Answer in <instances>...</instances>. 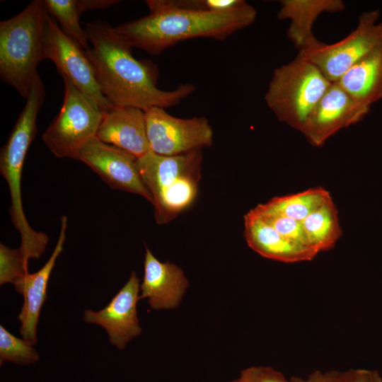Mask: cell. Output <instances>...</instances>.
I'll use <instances>...</instances> for the list:
<instances>
[{"label":"cell","mask_w":382,"mask_h":382,"mask_svg":"<svg viewBox=\"0 0 382 382\" xmlns=\"http://www.w3.org/2000/svg\"><path fill=\"white\" fill-rule=\"evenodd\" d=\"M91 44L86 54L93 64L102 94L114 105L146 111L153 107L175 106L195 91L190 83L172 91L158 88L157 66L148 59L134 57L132 47L106 22L86 23Z\"/></svg>","instance_id":"6da1fadb"},{"label":"cell","mask_w":382,"mask_h":382,"mask_svg":"<svg viewBox=\"0 0 382 382\" xmlns=\"http://www.w3.org/2000/svg\"><path fill=\"white\" fill-rule=\"evenodd\" d=\"M149 13L114 27L132 47L157 55L183 40H224L254 23L257 11L248 3L226 11H199L172 6L168 0H146Z\"/></svg>","instance_id":"7a4b0ae2"},{"label":"cell","mask_w":382,"mask_h":382,"mask_svg":"<svg viewBox=\"0 0 382 382\" xmlns=\"http://www.w3.org/2000/svg\"><path fill=\"white\" fill-rule=\"evenodd\" d=\"M45 98V93L42 90H31L0 154V173L6 181L11 197V220L20 233L21 243L18 249L27 262L40 258L49 241L46 233L36 231L30 226L21 198L23 168L37 132V117Z\"/></svg>","instance_id":"3957f363"},{"label":"cell","mask_w":382,"mask_h":382,"mask_svg":"<svg viewBox=\"0 0 382 382\" xmlns=\"http://www.w3.org/2000/svg\"><path fill=\"white\" fill-rule=\"evenodd\" d=\"M202 161V149L175 156L159 155L150 150L138 158L140 176L154 200L157 224L170 222L194 202Z\"/></svg>","instance_id":"277c9868"},{"label":"cell","mask_w":382,"mask_h":382,"mask_svg":"<svg viewBox=\"0 0 382 382\" xmlns=\"http://www.w3.org/2000/svg\"><path fill=\"white\" fill-rule=\"evenodd\" d=\"M47 14L43 0H34L0 22V77L25 99L45 59L42 33Z\"/></svg>","instance_id":"5b68a950"},{"label":"cell","mask_w":382,"mask_h":382,"mask_svg":"<svg viewBox=\"0 0 382 382\" xmlns=\"http://www.w3.org/2000/svg\"><path fill=\"white\" fill-rule=\"evenodd\" d=\"M331 83L299 52L294 59L274 70L265 100L281 122L301 132Z\"/></svg>","instance_id":"8992f818"},{"label":"cell","mask_w":382,"mask_h":382,"mask_svg":"<svg viewBox=\"0 0 382 382\" xmlns=\"http://www.w3.org/2000/svg\"><path fill=\"white\" fill-rule=\"evenodd\" d=\"M62 77L64 86L62 105L42 140L55 156L74 158L82 146L96 137L103 110L67 77Z\"/></svg>","instance_id":"52a82bcc"},{"label":"cell","mask_w":382,"mask_h":382,"mask_svg":"<svg viewBox=\"0 0 382 382\" xmlns=\"http://www.w3.org/2000/svg\"><path fill=\"white\" fill-rule=\"evenodd\" d=\"M378 9L360 14L348 35L333 44L318 40L299 52L316 65L331 82H337L349 69L382 42V21Z\"/></svg>","instance_id":"ba28073f"},{"label":"cell","mask_w":382,"mask_h":382,"mask_svg":"<svg viewBox=\"0 0 382 382\" xmlns=\"http://www.w3.org/2000/svg\"><path fill=\"white\" fill-rule=\"evenodd\" d=\"M150 150L163 156H175L213 143V129L205 117H175L164 108L153 107L145 111Z\"/></svg>","instance_id":"9c48e42d"},{"label":"cell","mask_w":382,"mask_h":382,"mask_svg":"<svg viewBox=\"0 0 382 382\" xmlns=\"http://www.w3.org/2000/svg\"><path fill=\"white\" fill-rule=\"evenodd\" d=\"M42 50L44 59L55 64L61 76L67 77L96 101L102 110L113 105L100 92L94 68L85 50L63 32L56 19L49 13L43 28Z\"/></svg>","instance_id":"30bf717a"},{"label":"cell","mask_w":382,"mask_h":382,"mask_svg":"<svg viewBox=\"0 0 382 382\" xmlns=\"http://www.w3.org/2000/svg\"><path fill=\"white\" fill-rule=\"evenodd\" d=\"M74 158L88 166L111 188L139 195L154 204L140 176L138 158L131 153L95 137L77 151Z\"/></svg>","instance_id":"8fae6325"},{"label":"cell","mask_w":382,"mask_h":382,"mask_svg":"<svg viewBox=\"0 0 382 382\" xmlns=\"http://www.w3.org/2000/svg\"><path fill=\"white\" fill-rule=\"evenodd\" d=\"M371 107L353 98L338 83H332L301 132L311 145L321 146L340 129L363 120Z\"/></svg>","instance_id":"7c38bea8"},{"label":"cell","mask_w":382,"mask_h":382,"mask_svg":"<svg viewBox=\"0 0 382 382\" xmlns=\"http://www.w3.org/2000/svg\"><path fill=\"white\" fill-rule=\"evenodd\" d=\"M139 279L132 272L126 284L103 309L86 310L83 320L100 325L107 332L109 342L123 349L134 337L139 335L141 328L137 316V304L140 299Z\"/></svg>","instance_id":"4fadbf2b"},{"label":"cell","mask_w":382,"mask_h":382,"mask_svg":"<svg viewBox=\"0 0 382 382\" xmlns=\"http://www.w3.org/2000/svg\"><path fill=\"white\" fill-rule=\"evenodd\" d=\"M60 231L54 249L44 266L34 273H28L13 285L23 296V304L18 319L23 339L32 345L37 342V323L42 307L47 299L48 281L56 260L63 250L67 228L66 216H61Z\"/></svg>","instance_id":"5bb4252c"},{"label":"cell","mask_w":382,"mask_h":382,"mask_svg":"<svg viewBox=\"0 0 382 382\" xmlns=\"http://www.w3.org/2000/svg\"><path fill=\"white\" fill-rule=\"evenodd\" d=\"M96 137L137 158L150 151L145 111L137 108L113 105L103 110Z\"/></svg>","instance_id":"9a60e30c"},{"label":"cell","mask_w":382,"mask_h":382,"mask_svg":"<svg viewBox=\"0 0 382 382\" xmlns=\"http://www.w3.org/2000/svg\"><path fill=\"white\" fill-rule=\"evenodd\" d=\"M244 236L248 245L268 259L287 263L311 261L318 253L282 236L255 210L244 216Z\"/></svg>","instance_id":"2e32d148"},{"label":"cell","mask_w":382,"mask_h":382,"mask_svg":"<svg viewBox=\"0 0 382 382\" xmlns=\"http://www.w3.org/2000/svg\"><path fill=\"white\" fill-rule=\"evenodd\" d=\"M144 270L140 299H148L149 305L155 310L178 306L188 286L183 270L174 264L159 261L148 248H146Z\"/></svg>","instance_id":"e0dca14e"},{"label":"cell","mask_w":382,"mask_h":382,"mask_svg":"<svg viewBox=\"0 0 382 382\" xmlns=\"http://www.w3.org/2000/svg\"><path fill=\"white\" fill-rule=\"evenodd\" d=\"M279 20L289 19L287 37L299 51L315 42L313 26L323 13H337L345 8L342 0H281Z\"/></svg>","instance_id":"ac0fdd59"},{"label":"cell","mask_w":382,"mask_h":382,"mask_svg":"<svg viewBox=\"0 0 382 382\" xmlns=\"http://www.w3.org/2000/svg\"><path fill=\"white\" fill-rule=\"evenodd\" d=\"M355 100L371 106L382 99V42L337 82Z\"/></svg>","instance_id":"d6986e66"},{"label":"cell","mask_w":382,"mask_h":382,"mask_svg":"<svg viewBox=\"0 0 382 382\" xmlns=\"http://www.w3.org/2000/svg\"><path fill=\"white\" fill-rule=\"evenodd\" d=\"M301 224L310 245L318 253L332 248L342 233L338 212L332 198Z\"/></svg>","instance_id":"ffe728a7"},{"label":"cell","mask_w":382,"mask_h":382,"mask_svg":"<svg viewBox=\"0 0 382 382\" xmlns=\"http://www.w3.org/2000/svg\"><path fill=\"white\" fill-rule=\"evenodd\" d=\"M331 198L327 190L318 187L292 195L275 197L265 204H259L267 211L302 221Z\"/></svg>","instance_id":"44dd1931"},{"label":"cell","mask_w":382,"mask_h":382,"mask_svg":"<svg viewBox=\"0 0 382 382\" xmlns=\"http://www.w3.org/2000/svg\"><path fill=\"white\" fill-rule=\"evenodd\" d=\"M47 13L59 22L63 32L83 50L90 46L88 35L79 23L83 11L79 0H43Z\"/></svg>","instance_id":"7402d4cb"},{"label":"cell","mask_w":382,"mask_h":382,"mask_svg":"<svg viewBox=\"0 0 382 382\" xmlns=\"http://www.w3.org/2000/svg\"><path fill=\"white\" fill-rule=\"evenodd\" d=\"M31 344L20 339L0 325V364L12 362L18 365L36 363L40 356Z\"/></svg>","instance_id":"603a6c76"},{"label":"cell","mask_w":382,"mask_h":382,"mask_svg":"<svg viewBox=\"0 0 382 382\" xmlns=\"http://www.w3.org/2000/svg\"><path fill=\"white\" fill-rule=\"evenodd\" d=\"M254 209L265 221L282 236L297 243L314 249L308 241L301 221L267 211L262 209L260 204Z\"/></svg>","instance_id":"cb8c5ba5"},{"label":"cell","mask_w":382,"mask_h":382,"mask_svg":"<svg viewBox=\"0 0 382 382\" xmlns=\"http://www.w3.org/2000/svg\"><path fill=\"white\" fill-rule=\"evenodd\" d=\"M28 272V262L18 248H11L0 243V284H13Z\"/></svg>","instance_id":"d4e9b609"},{"label":"cell","mask_w":382,"mask_h":382,"mask_svg":"<svg viewBox=\"0 0 382 382\" xmlns=\"http://www.w3.org/2000/svg\"><path fill=\"white\" fill-rule=\"evenodd\" d=\"M177 8L199 11H226L247 4L244 0H168Z\"/></svg>","instance_id":"484cf974"},{"label":"cell","mask_w":382,"mask_h":382,"mask_svg":"<svg viewBox=\"0 0 382 382\" xmlns=\"http://www.w3.org/2000/svg\"><path fill=\"white\" fill-rule=\"evenodd\" d=\"M229 382H290L272 367L252 366L241 371L238 378Z\"/></svg>","instance_id":"4316f807"},{"label":"cell","mask_w":382,"mask_h":382,"mask_svg":"<svg viewBox=\"0 0 382 382\" xmlns=\"http://www.w3.org/2000/svg\"><path fill=\"white\" fill-rule=\"evenodd\" d=\"M347 380V371L345 372L315 371L305 379L296 376L291 377L290 382H346Z\"/></svg>","instance_id":"83f0119b"},{"label":"cell","mask_w":382,"mask_h":382,"mask_svg":"<svg viewBox=\"0 0 382 382\" xmlns=\"http://www.w3.org/2000/svg\"><path fill=\"white\" fill-rule=\"evenodd\" d=\"M348 374L349 382H382V377L375 370L349 369Z\"/></svg>","instance_id":"f1b7e54d"},{"label":"cell","mask_w":382,"mask_h":382,"mask_svg":"<svg viewBox=\"0 0 382 382\" xmlns=\"http://www.w3.org/2000/svg\"><path fill=\"white\" fill-rule=\"evenodd\" d=\"M83 12L93 9H105L118 2L116 0H79Z\"/></svg>","instance_id":"f546056e"},{"label":"cell","mask_w":382,"mask_h":382,"mask_svg":"<svg viewBox=\"0 0 382 382\" xmlns=\"http://www.w3.org/2000/svg\"><path fill=\"white\" fill-rule=\"evenodd\" d=\"M346 382H349V374H348V371H347V380Z\"/></svg>","instance_id":"4dcf8cb0"}]
</instances>
